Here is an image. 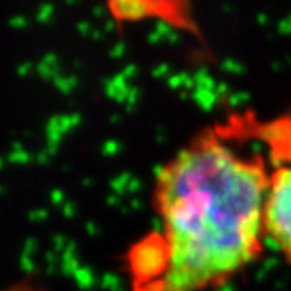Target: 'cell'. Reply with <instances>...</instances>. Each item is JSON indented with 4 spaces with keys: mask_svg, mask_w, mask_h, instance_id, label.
Returning a JSON list of instances; mask_svg holds the SVG:
<instances>
[{
    "mask_svg": "<svg viewBox=\"0 0 291 291\" xmlns=\"http://www.w3.org/2000/svg\"><path fill=\"white\" fill-rule=\"evenodd\" d=\"M76 2H78V0H67V3H70V5H74Z\"/></svg>",
    "mask_w": 291,
    "mask_h": 291,
    "instance_id": "obj_7",
    "label": "cell"
},
{
    "mask_svg": "<svg viewBox=\"0 0 291 291\" xmlns=\"http://www.w3.org/2000/svg\"><path fill=\"white\" fill-rule=\"evenodd\" d=\"M107 10L115 23L159 20L172 29L193 34L204 44L201 28L193 15V0H107Z\"/></svg>",
    "mask_w": 291,
    "mask_h": 291,
    "instance_id": "obj_3",
    "label": "cell"
},
{
    "mask_svg": "<svg viewBox=\"0 0 291 291\" xmlns=\"http://www.w3.org/2000/svg\"><path fill=\"white\" fill-rule=\"evenodd\" d=\"M228 143L207 128L157 173L160 228L130 253L136 291H209L260 255L270 170Z\"/></svg>",
    "mask_w": 291,
    "mask_h": 291,
    "instance_id": "obj_1",
    "label": "cell"
},
{
    "mask_svg": "<svg viewBox=\"0 0 291 291\" xmlns=\"http://www.w3.org/2000/svg\"><path fill=\"white\" fill-rule=\"evenodd\" d=\"M265 238L291 264V164H275L270 170L264 207Z\"/></svg>",
    "mask_w": 291,
    "mask_h": 291,
    "instance_id": "obj_4",
    "label": "cell"
},
{
    "mask_svg": "<svg viewBox=\"0 0 291 291\" xmlns=\"http://www.w3.org/2000/svg\"><path fill=\"white\" fill-rule=\"evenodd\" d=\"M10 25L13 28H25L28 25V21L26 18H23V16H15V18H11Z\"/></svg>",
    "mask_w": 291,
    "mask_h": 291,
    "instance_id": "obj_6",
    "label": "cell"
},
{
    "mask_svg": "<svg viewBox=\"0 0 291 291\" xmlns=\"http://www.w3.org/2000/svg\"><path fill=\"white\" fill-rule=\"evenodd\" d=\"M215 130L226 141L254 139L269 149L272 164H291V116L259 120L251 112L231 113Z\"/></svg>",
    "mask_w": 291,
    "mask_h": 291,
    "instance_id": "obj_2",
    "label": "cell"
},
{
    "mask_svg": "<svg viewBox=\"0 0 291 291\" xmlns=\"http://www.w3.org/2000/svg\"><path fill=\"white\" fill-rule=\"evenodd\" d=\"M52 15H54V5L50 3H44L42 7L37 11V21L40 23H49L52 20Z\"/></svg>",
    "mask_w": 291,
    "mask_h": 291,
    "instance_id": "obj_5",
    "label": "cell"
}]
</instances>
